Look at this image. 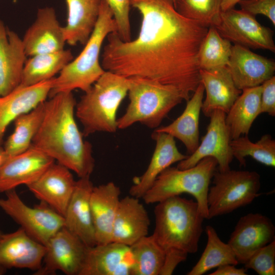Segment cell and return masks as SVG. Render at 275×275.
Returning <instances> with one entry per match:
<instances>
[{"mask_svg":"<svg viewBox=\"0 0 275 275\" xmlns=\"http://www.w3.org/2000/svg\"><path fill=\"white\" fill-rule=\"evenodd\" d=\"M217 166V162L212 157H205L186 169L170 166L159 174L142 198L146 204H151L187 193L195 198L200 213L207 219V195Z\"/></svg>","mask_w":275,"mask_h":275,"instance_id":"obj_7","label":"cell"},{"mask_svg":"<svg viewBox=\"0 0 275 275\" xmlns=\"http://www.w3.org/2000/svg\"><path fill=\"white\" fill-rule=\"evenodd\" d=\"M54 160L31 145L25 151L6 156L0 168V193L36 181Z\"/></svg>","mask_w":275,"mask_h":275,"instance_id":"obj_13","label":"cell"},{"mask_svg":"<svg viewBox=\"0 0 275 275\" xmlns=\"http://www.w3.org/2000/svg\"><path fill=\"white\" fill-rule=\"evenodd\" d=\"M72 92L58 93L45 101L44 117L32 145L79 178L90 176L95 167L92 146L84 140L75 119Z\"/></svg>","mask_w":275,"mask_h":275,"instance_id":"obj_2","label":"cell"},{"mask_svg":"<svg viewBox=\"0 0 275 275\" xmlns=\"http://www.w3.org/2000/svg\"><path fill=\"white\" fill-rule=\"evenodd\" d=\"M45 247L42 266L35 275H51L58 271L66 275H79L89 247L78 237L63 227Z\"/></svg>","mask_w":275,"mask_h":275,"instance_id":"obj_11","label":"cell"},{"mask_svg":"<svg viewBox=\"0 0 275 275\" xmlns=\"http://www.w3.org/2000/svg\"><path fill=\"white\" fill-rule=\"evenodd\" d=\"M238 4L241 10L255 16L263 15L275 25V0H241Z\"/></svg>","mask_w":275,"mask_h":275,"instance_id":"obj_39","label":"cell"},{"mask_svg":"<svg viewBox=\"0 0 275 275\" xmlns=\"http://www.w3.org/2000/svg\"><path fill=\"white\" fill-rule=\"evenodd\" d=\"M3 233L2 232V231H1V229H0V241H1V238H2V236L3 235Z\"/></svg>","mask_w":275,"mask_h":275,"instance_id":"obj_45","label":"cell"},{"mask_svg":"<svg viewBox=\"0 0 275 275\" xmlns=\"http://www.w3.org/2000/svg\"><path fill=\"white\" fill-rule=\"evenodd\" d=\"M236 265L226 264L217 267V269L209 275H246L247 269L236 268Z\"/></svg>","mask_w":275,"mask_h":275,"instance_id":"obj_41","label":"cell"},{"mask_svg":"<svg viewBox=\"0 0 275 275\" xmlns=\"http://www.w3.org/2000/svg\"><path fill=\"white\" fill-rule=\"evenodd\" d=\"M173 2V4L174 5V6L176 8V0H172Z\"/></svg>","mask_w":275,"mask_h":275,"instance_id":"obj_44","label":"cell"},{"mask_svg":"<svg viewBox=\"0 0 275 275\" xmlns=\"http://www.w3.org/2000/svg\"><path fill=\"white\" fill-rule=\"evenodd\" d=\"M130 246L134 259L133 275H160L166 254L152 235L142 237Z\"/></svg>","mask_w":275,"mask_h":275,"instance_id":"obj_35","label":"cell"},{"mask_svg":"<svg viewBox=\"0 0 275 275\" xmlns=\"http://www.w3.org/2000/svg\"><path fill=\"white\" fill-rule=\"evenodd\" d=\"M226 114L220 110H215L211 114L210 122L206 133L201 139L197 149L188 157L178 162L177 168L186 169L195 166L206 157L214 158L218 171L224 172L230 170V165L233 156L229 128L226 123Z\"/></svg>","mask_w":275,"mask_h":275,"instance_id":"obj_12","label":"cell"},{"mask_svg":"<svg viewBox=\"0 0 275 275\" xmlns=\"http://www.w3.org/2000/svg\"><path fill=\"white\" fill-rule=\"evenodd\" d=\"M128 78L129 103L124 114L117 119L118 129L136 123L156 129L170 112L184 100L174 86L143 77Z\"/></svg>","mask_w":275,"mask_h":275,"instance_id":"obj_6","label":"cell"},{"mask_svg":"<svg viewBox=\"0 0 275 275\" xmlns=\"http://www.w3.org/2000/svg\"><path fill=\"white\" fill-rule=\"evenodd\" d=\"M232 45L222 37L213 26L208 28L198 52L200 69L211 70L227 66Z\"/></svg>","mask_w":275,"mask_h":275,"instance_id":"obj_34","label":"cell"},{"mask_svg":"<svg viewBox=\"0 0 275 275\" xmlns=\"http://www.w3.org/2000/svg\"><path fill=\"white\" fill-rule=\"evenodd\" d=\"M244 265L260 275H274L275 240L257 251Z\"/></svg>","mask_w":275,"mask_h":275,"instance_id":"obj_37","label":"cell"},{"mask_svg":"<svg viewBox=\"0 0 275 275\" xmlns=\"http://www.w3.org/2000/svg\"><path fill=\"white\" fill-rule=\"evenodd\" d=\"M0 199V209L28 235L45 245L50 238L64 227V216L44 202L31 207L15 189Z\"/></svg>","mask_w":275,"mask_h":275,"instance_id":"obj_9","label":"cell"},{"mask_svg":"<svg viewBox=\"0 0 275 275\" xmlns=\"http://www.w3.org/2000/svg\"><path fill=\"white\" fill-rule=\"evenodd\" d=\"M227 67L236 87L242 90L261 86L274 76L273 60L234 44Z\"/></svg>","mask_w":275,"mask_h":275,"instance_id":"obj_19","label":"cell"},{"mask_svg":"<svg viewBox=\"0 0 275 275\" xmlns=\"http://www.w3.org/2000/svg\"><path fill=\"white\" fill-rule=\"evenodd\" d=\"M110 8L117 26V33L124 42L131 39L129 19L130 0H104Z\"/></svg>","mask_w":275,"mask_h":275,"instance_id":"obj_38","label":"cell"},{"mask_svg":"<svg viewBox=\"0 0 275 275\" xmlns=\"http://www.w3.org/2000/svg\"><path fill=\"white\" fill-rule=\"evenodd\" d=\"M113 32H117V26L113 13L101 0L98 20L89 39L79 54L54 77L48 97L75 89L89 91L105 71L100 63V53L104 40Z\"/></svg>","mask_w":275,"mask_h":275,"instance_id":"obj_4","label":"cell"},{"mask_svg":"<svg viewBox=\"0 0 275 275\" xmlns=\"http://www.w3.org/2000/svg\"><path fill=\"white\" fill-rule=\"evenodd\" d=\"M120 189L113 182L94 186L90 205L96 244L112 242L114 219L120 201Z\"/></svg>","mask_w":275,"mask_h":275,"instance_id":"obj_26","label":"cell"},{"mask_svg":"<svg viewBox=\"0 0 275 275\" xmlns=\"http://www.w3.org/2000/svg\"><path fill=\"white\" fill-rule=\"evenodd\" d=\"M155 148L148 167L134 182L129 190L130 196L142 198L151 188L159 174L174 163L186 158L177 148L175 138L163 132L154 130L151 135Z\"/></svg>","mask_w":275,"mask_h":275,"instance_id":"obj_23","label":"cell"},{"mask_svg":"<svg viewBox=\"0 0 275 275\" xmlns=\"http://www.w3.org/2000/svg\"><path fill=\"white\" fill-rule=\"evenodd\" d=\"M130 5L141 15L139 35L124 42L109 34L102 68L174 86L188 101L201 82L198 55L208 28L181 15L172 0H130Z\"/></svg>","mask_w":275,"mask_h":275,"instance_id":"obj_1","label":"cell"},{"mask_svg":"<svg viewBox=\"0 0 275 275\" xmlns=\"http://www.w3.org/2000/svg\"><path fill=\"white\" fill-rule=\"evenodd\" d=\"M204 91V86L200 82L191 97L186 101L182 114L171 124L155 130L167 133L180 140L189 155L200 144L199 119Z\"/></svg>","mask_w":275,"mask_h":275,"instance_id":"obj_27","label":"cell"},{"mask_svg":"<svg viewBox=\"0 0 275 275\" xmlns=\"http://www.w3.org/2000/svg\"><path fill=\"white\" fill-rule=\"evenodd\" d=\"M54 77L34 85L19 86L10 93L0 96V146L10 123L46 100Z\"/></svg>","mask_w":275,"mask_h":275,"instance_id":"obj_21","label":"cell"},{"mask_svg":"<svg viewBox=\"0 0 275 275\" xmlns=\"http://www.w3.org/2000/svg\"><path fill=\"white\" fill-rule=\"evenodd\" d=\"M22 41L27 57L64 49L66 41L64 27L58 21L53 8L38 10L35 21L26 31Z\"/></svg>","mask_w":275,"mask_h":275,"instance_id":"obj_16","label":"cell"},{"mask_svg":"<svg viewBox=\"0 0 275 275\" xmlns=\"http://www.w3.org/2000/svg\"><path fill=\"white\" fill-rule=\"evenodd\" d=\"M68 15L64 27L66 43L85 45L98 20L101 0H66Z\"/></svg>","mask_w":275,"mask_h":275,"instance_id":"obj_28","label":"cell"},{"mask_svg":"<svg viewBox=\"0 0 275 275\" xmlns=\"http://www.w3.org/2000/svg\"><path fill=\"white\" fill-rule=\"evenodd\" d=\"M93 187L90 176L79 178L64 215V227L88 247L96 245L90 205Z\"/></svg>","mask_w":275,"mask_h":275,"instance_id":"obj_20","label":"cell"},{"mask_svg":"<svg viewBox=\"0 0 275 275\" xmlns=\"http://www.w3.org/2000/svg\"><path fill=\"white\" fill-rule=\"evenodd\" d=\"M205 232L207 242L205 250L198 262L187 273V275H202L222 265H236L238 264L231 246L221 240L213 227L207 226Z\"/></svg>","mask_w":275,"mask_h":275,"instance_id":"obj_32","label":"cell"},{"mask_svg":"<svg viewBox=\"0 0 275 275\" xmlns=\"http://www.w3.org/2000/svg\"><path fill=\"white\" fill-rule=\"evenodd\" d=\"M150 221L139 198L127 196L120 199L114 219L112 241L131 246L148 235Z\"/></svg>","mask_w":275,"mask_h":275,"instance_id":"obj_22","label":"cell"},{"mask_svg":"<svg viewBox=\"0 0 275 275\" xmlns=\"http://www.w3.org/2000/svg\"><path fill=\"white\" fill-rule=\"evenodd\" d=\"M76 182L71 171L54 162L35 182L27 186L40 202L64 216Z\"/></svg>","mask_w":275,"mask_h":275,"instance_id":"obj_17","label":"cell"},{"mask_svg":"<svg viewBox=\"0 0 275 275\" xmlns=\"http://www.w3.org/2000/svg\"><path fill=\"white\" fill-rule=\"evenodd\" d=\"M130 246L112 241L89 247L79 275H133Z\"/></svg>","mask_w":275,"mask_h":275,"instance_id":"obj_18","label":"cell"},{"mask_svg":"<svg viewBox=\"0 0 275 275\" xmlns=\"http://www.w3.org/2000/svg\"><path fill=\"white\" fill-rule=\"evenodd\" d=\"M26 57L22 39L0 19V96L19 86Z\"/></svg>","mask_w":275,"mask_h":275,"instance_id":"obj_24","label":"cell"},{"mask_svg":"<svg viewBox=\"0 0 275 275\" xmlns=\"http://www.w3.org/2000/svg\"><path fill=\"white\" fill-rule=\"evenodd\" d=\"M201 82L206 92L201 110L209 117L215 110L226 114L241 94L233 80L227 66L211 70H200Z\"/></svg>","mask_w":275,"mask_h":275,"instance_id":"obj_25","label":"cell"},{"mask_svg":"<svg viewBox=\"0 0 275 275\" xmlns=\"http://www.w3.org/2000/svg\"><path fill=\"white\" fill-rule=\"evenodd\" d=\"M275 227L271 219L259 213L240 217L228 243L238 263L245 264L259 249L274 240Z\"/></svg>","mask_w":275,"mask_h":275,"instance_id":"obj_14","label":"cell"},{"mask_svg":"<svg viewBox=\"0 0 275 275\" xmlns=\"http://www.w3.org/2000/svg\"><path fill=\"white\" fill-rule=\"evenodd\" d=\"M45 112V101L14 121V130L3 147L6 156H10L28 149L38 132Z\"/></svg>","mask_w":275,"mask_h":275,"instance_id":"obj_31","label":"cell"},{"mask_svg":"<svg viewBox=\"0 0 275 275\" xmlns=\"http://www.w3.org/2000/svg\"><path fill=\"white\" fill-rule=\"evenodd\" d=\"M70 49L38 54L26 59L19 86H28L51 79L72 60Z\"/></svg>","mask_w":275,"mask_h":275,"instance_id":"obj_30","label":"cell"},{"mask_svg":"<svg viewBox=\"0 0 275 275\" xmlns=\"http://www.w3.org/2000/svg\"><path fill=\"white\" fill-rule=\"evenodd\" d=\"M261 85L245 89L226 114V123L231 140L248 135L257 117L261 114Z\"/></svg>","mask_w":275,"mask_h":275,"instance_id":"obj_29","label":"cell"},{"mask_svg":"<svg viewBox=\"0 0 275 275\" xmlns=\"http://www.w3.org/2000/svg\"><path fill=\"white\" fill-rule=\"evenodd\" d=\"M45 245L28 235L22 228L3 234L0 241V267L38 271L41 267Z\"/></svg>","mask_w":275,"mask_h":275,"instance_id":"obj_15","label":"cell"},{"mask_svg":"<svg viewBox=\"0 0 275 275\" xmlns=\"http://www.w3.org/2000/svg\"><path fill=\"white\" fill-rule=\"evenodd\" d=\"M152 234L166 255L187 256L197 252L205 218L197 201L179 196L157 203Z\"/></svg>","mask_w":275,"mask_h":275,"instance_id":"obj_3","label":"cell"},{"mask_svg":"<svg viewBox=\"0 0 275 275\" xmlns=\"http://www.w3.org/2000/svg\"><path fill=\"white\" fill-rule=\"evenodd\" d=\"M233 156L240 166H245V158L250 156L258 162L268 167H275V141L269 134H264L255 142L248 135H242L230 141Z\"/></svg>","mask_w":275,"mask_h":275,"instance_id":"obj_33","label":"cell"},{"mask_svg":"<svg viewBox=\"0 0 275 275\" xmlns=\"http://www.w3.org/2000/svg\"><path fill=\"white\" fill-rule=\"evenodd\" d=\"M241 0H222V11H226L234 8L235 6Z\"/></svg>","mask_w":275,"mask_h":275,"instance_id":"obj_42","label":"cell"},{"mask_svg":"<svg viewBox=\"0 0 275 275\" xmlns=\"http://www.w3.org/2000/svg\"><path fill=\"white\" fill-rule=\"evenodd\" d=\"M207 195L208 218L230 213L260 195V176L256 171H215Z\"/></svg>","mask_w":275,"mask_h":275,"instance_id":"obj_8","label":"cell"},{"mask_svg":"<svg viewBox=\"0 0 275 275\" xmlns=\"http://www.w3.org/2000/svg\"><path fill=\"white\" fill-rule=\"evenodd\" d=\"M6 156L3 147H2L1 146H0V168L3 162L6 158Z\"/></svg>","mask_w":275,"mask_h":275,"instance_id":"obj_43","label":"cell"},{"mask_svg":"<svg viewBox=\"0 0 275 275\" xmlns=\"http://www.w3.org/2000/svg\"><path fill=\"white\" fill-rule=\"evenodd\" d=\"M221 3L222 0H176V9L184 17L209 28L218 21Z\"/></svg>","mask_w":275,"mask_h":275,"instance_id":"obj_36","label":"cell"},{"mask_svg":"<svg viewBox=\"0 0 275 275\" xmlns=\"http://www.w3.org/2000/svg\"><path fill=\"white\" fill-rule=\"evenodd\" d=\"M129 85L128 78L105 71L85 93L75 109L82 125L84 136L97 132H116L117 111L127 94Z\"/></svg>","mask_w":275,"mask_h":275,"instance_id":"obj_5","label":"cell"},{"mask_svg":"<svg viewBox=\"0 0 275 275\" xmlns=\"http://www.w3.org/2000/svg\"><path fill=\"white\" fill-rule=\"evenodd\" d=\"M261 94V114L267 113L275 116V76H273L262 85Z\"/></svg>","mask_w":275,"mask_h":275,"instance_id":"obj_40","label":"cell"},{"mask_svg":"<svg viewBox=\"0 0 275 275\" xmlns=\"http://www.w3.org/2000/svg\"><path fill=\"white\" fill-rule=\"evenodd\" d=\"M213 26L222 37L234 44L275 51L273 31L259 23L255 16L241 9L222 11Z\"/></svg>","mask_w":275,"mask_h":275,"instance_id":"obj_10","label":"cell"}]
</instances>
